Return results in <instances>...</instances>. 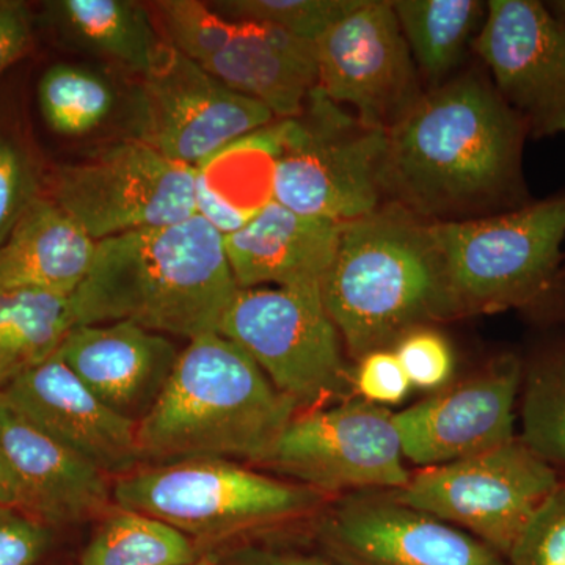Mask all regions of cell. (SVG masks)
I'll return each instance as SVG.
<instances>
[{"instance_id":"9c48e42d","label":"cell","mask_w":565,"mask_h":565,"mask_svg":"<svg viewBox=\"0 0 565 565\" xmlns=\"http://www.w3.org/2000/svg\"><path fill=\"white\" fill-rule=\"evenodd\" d=\"M559 473L514 438L503 446L426 468L390 497L473 535L508 557L542 505L556 492Z\"/></svg>"},{"instance_id":"ac0fdd59","label":"cell","mask_w":565,"mask_h":565,"mask_svg":"<svg viewBox=\"0 0 565 565\" xmlns=\"http://www.w3.org/2000/svg\"><path fill=\"white\" fill-rule=\"evenodd\" d=\"M0 393L29 422L109 478L140 467L137 424L103 404L58 353Z\"/></svg>"},{"instance_id":"7402d4cb","label":"cell","mask_w":565,"mask_h":565,"mask_svg":"<svg viewBox=\"0 0 565 565\" xmlns=\"http://www.w3.org/2000/svg\"><path fill=\"white\" fill-rule=\"evenodd\" d=\"M96 244L43 192L0 248V285L28 286L71 297L90 270Z\"/></svg>"},{"instance_id":"60d3db41","label":"cell","mask_w":565,"mask_h":565,"mask_svg":"<svg viewBox=\"0 0 565 565\" xmlns=\"http://www.w3.org/2000/svg\"><path fill=\"white\" fill-rule=\"evenodd\" d=\"M561 282H565V258H564V263H563V267H561Z\"/></svg>"},{"instance_id":"7a4b0ae2","label":"cell","mask_w":565,"mask_h":565,"mask_svg":"<svg viewBox=\"0 0 565 565\" xmlns=\"http://www.w3.org/2000/svg\"><path fill=\"white\" fill-rule=\"evenodd\" d=\"M237 291L225 239L195 214L99 241L71 308L74 326L128 321L192 341L221 333Z\"/></svg>"},{"instance_id":"7c38bea8","label":"cell","mask_w":565,"mask_h":565,"mask_svg":"<svg viewBox=\"0 0 565 565\" xmlns=\"http://www.w3.org/2000/svg\"><path fill=\"white\" fill-rule=\"evenodd\" d=\"M393 415L364 399L299 412L262 465L323 494L403 489L412 476Z\"/></svg>"},{"instance_id":"2e32d148","label":"cell","mask_w":565,"mask_h":565,"mask_svg":"<svg viewBox=\"0 0 565 565\" xmlns=\"http://www.w3.org/2000/svg\"><path fill=\"white\" fill-rule=\"evenodd\" d=\"M475 46L530 137L565 134V25L544 2L490 0Z\"/></svg>"},{"instance_id":"277c9868","label":"cell","mask_w":565,"mask_h":565,"mask_svg":"<svg viewBox=\"0 0 565 565\" xmlns=\"http://www.w3.org/2000/svg\"><path fill=\"white\" fill-rule=\"evenodd\" d=\"M321 296L355 360L390 349L426 322L446 321L444 277L430 222L385 203L341 223Z\"/></svg>"},{"instance_id":"484cf974","label":"cell","mask_w":565,"mask_h":565,"mask_svg":"<svg viewBox=\"0 0 565 565\" xmlns=\"http://www.w3.org/2000/svg\"><path fill=\"white\" fill-rule=\"evenodd\" d=\"M394 13L416 68L444 84L484 24L487 3L478 0H393Z\"/></svg>"},{"instance_id":"e575fe53","label":"cell","mask_w":565,"mask_h":565,"mask_svg":"<svg viewBox=\"0 0 565 565\" xmlns=\"http://www.w3.org/2000/svg\"><path fill=\"white\" fill-rule=\"evenodd\" d=\"M259 211L245 210L230 202L200 167L195 180V214L210 223L223 237L243 230Z\"/></svg>"},{"instance_id":"4dcf8cb0","label":"cell","mask_w":565,"mask_h":565,"mask_svg":"<svg viewBox=\"0 0 565 565\" xmlns=\"http://www.w3.org/2000/svg\"><path fill=\"white\" fill-rule=\"evenodd\" d=\"M412 388H441L455 371V355L444 334L416 327L399 338L393 349Z\"/></svg>"},{"instance_id":"d4e9b609","label":"cell","mask_w":565,"mask_h":565,"mask_svg":"<svg viewBox=\"0 0 565 565\" xmlns=\"http://www.w3.org/2000/svg\"><path fill=\"white\" fill-rule=\"evenodd\" d=\"M73 327L70 296L0 285V392L54 356Z\"/></svg>"},{"instance_id":"ba28073f","label":"cell","mask_w":565,"mask_h":565,"mask_svg":"<svg viewBox=\"0 0 565 565\" xmlns=\"http://www.w3.org/2000/svg\"><path fill=\"white\" fill-rule=\"evenodd\" d=\"M221 333L299 411L326 407L351 392L343 341L319 288L239 289Z\"/></svg>"},{"instance_id":"d6a6232c","label":"cell","mask_w":565,"mask_h":565,"mask_svg":"<svg viewBox=\"0 0 565 565\" xmlns=\"http://www.w3.org/2000/svg\"><path fill=\"white\" fill-rule=\"evenodd\" d=\"M52 530L18 508H0V565H36L52 545Z\"/></svg>"},{"instance_id":"cb8c5ba5","label":"cell","mask_w":565,"mask_h":565,"mask_svg":"<svg viewBox=\"0 0 565 565\" xmlns=\"http://www.w3.org/2000/svg\"><path fill=\"white\" fill-rule=\"evenodd\" d=\"M109 66L57 63L39 82V106L47 128L66 139H88L128 114L139 121V79L125 85Z\"/></svg>"},{"instance_id":"3957f363","label":"cell","mask_w":565,"mask_h":565,"mask_svg":"<svg viewBox=\"0 0 565 565\" xmlns=\"http://www.w3.org/2000/svg\"><path fill=\"white\" fill-rule=\"evenodd\" d=\"M299 412L244 349L204 334L180 352L158 403L137 424L140 467L230 457L262 465Z\"/></svg>"},{"instance_id":"83f0119b","label":"cell","mask_w":565,"mask_h":565,"mask_svg":"<svg viewBox=\"0 0 565 565\" xmlns=\"http://www.w3.org/2000/svg\"><path fill=\"white\" fill-rule=\"evenodd\" d=\"M523 384L522 440L565 471V337L535 352Z\"/></svg>"},{"instance_id":"f546056e","label":"cell","mask_w":565,"mask_h":565,"mask_svg":"<svg viewBox=\"0 0 565 565\" xmlns=\"http://www.w3.org/2000/svg\"><path fill=\"white\" fill-rule=\"evenodd\" d=\"M46 181L35 147L20 122L0 117V248L44 192Z\"/></svg>"},{"instance_id":"8fae6325","label":"cell","mask_w":565,"mask_h":565,"mask_svg":"<svg viewBox=\"0 0 565 565\" xmlns=\"http://www.w3.org/2000/svg\"><path fill=\"white\" fill-rule=\"evenodd\" d=\"M163 33L174 50L280 120L300 115L318 87L316 44L270 25L226 20L207 2H173Z\"/></svg>"},{"instance_id":"5b68a950","label":"cell","mask_w":565,"mask_h":565,"mask_svg":"<svg viewBox=\"0 0 565 565\" xmlns=\"http://www.w3.org/2000/svg\"><path fill=\"white\" fill-rule=\"evenodd\" d=\"M430 232L446 321L539 308L563 285L565 192L487 217L430 222Z\"/></svg>"},{"instance_id":"74e56055","label":"cell","mask_w":565,"mask_h":565,"mask_svg":"<svg viewBox=\"0 0 565 565\" xmlns=\"http://www.w3.org/2000/svg\"><path fill=\"white\" fill-rule=\"evenodd\" d=\"M0 508H18L17 487L2 452H0Z\"/></svg>"},{"instance_id":"1f68e13d","label":"cell","mask_w":565,"mask_h":565,"mask_svg":"<svg viewBox=\"0 0 565 565\" xmlns=\"http://www.w3.org/2000/svg\"><path fill=\"white\" fill-rule=\"evenodd\" d=\"M505 561L509 565H565V484L542 505Z\"/></svg>"},{"instance_id":"9a60e30c","label":"cell","mask_w":565,"mask_h":565,"mask_svg":"<svg viewBox=\"0 0 565 565\" xmlns=\"http://www.w3.org/2000/svg\"><path fill=\"white\" fill-rule=\"evenodd\" d=\"M323 556L340 565H509L459 527L385 494H352L316 520Z\"/></svg>"},{"instance_id":"603a6c76","label":"cell","mask_w":565,"mask_h":565,"mask_svg":"<svg viewBox=\"0 0 565 565\" xmlns=\"http://www.w3.org/2000/svg\"><path fill=\"white\" fill-rule=\"evenodd\" d=\"M41 18L65 46L136 77L166 46L151 9L132 0H51Z\"/></svg>"},{"instance_id":"ffe728a7","label":"cell","mask_w":565,"mask_h":565,"mask_svg":"<svg viewBox=\"0 0 565 565\" xmlns=\"http://www.w3.org/2000/svg\"><path fill=\"white\" fill-rule=\"evenodd\" d=\"M180 352L166 334L120 321L74 326L57 353L103 404L139 424L158 403Z\"/></svg>"},{"instance_id":"ab89813d","label":"cell","mask_w":565,"mask_h":565,"mask_svg":"<svg viewBox=\"0 0 565 565\" xmlns=\"http://www.w3.org/2000/svg\"><path fill=\"white\" fill-rule=\"evenodd\" d=\"M185 565H215V563H212L210 559H196L195 563L185 564Z\"/></svg>"},{"instance_id":"d6986e66","label":"cell","mask_w":565,"mask_h":565,"mask_svg":"<svg viewBox=\"0 0 565 565\" xmlns=\"http://www.w3.org/2000/svg\"><path fill=\"white\" fill-rule=\"evenodd\" d=\"M0 452L18 508L44 525H76L115 508L111 478L29 422L0 393Z\"/></svg>"},{"instance_id":"d590c367","label":"cell","mask_w":565,"mask_h":565,"mask_svg":"<svg viewBox=\"0 0 565 565\" xmlns=\"http://www.w3.org/2000/svg\"><path fill=\"white\" fill-rule=\"evenodd\" d=\"M33 44V22L28 3L0 0V73L21 61Z\"/></svg>"},{"instance_id":"52a82bcc","label":"cell","mask_w":565,"mask_h":565,"mask_svg":"<svg viewBox=\"0 0 565 565\" xmlns=\"http://www.w3.org/2000/svg\"><path fill=\"white\" fill-rule=\"evenodd\" d=\"M117 508L161 520L191 541L223 542L313 514L326 494L228 459L141 465L114 479Z\"/></svg>"},{"instance_id":"30bf717a","label":"cell","mask_w":565,"mask_h":565,"mask_svg":"<svg viewBox=\"0 0 565 565\" xmlns=\"http://www.w3.org/2000/svg\"><path fill=\"white\" fill-rule=\"evenodd\" d=\"M196 167L140 139H121L87 161L61 166L44 192L96 243L195 215Z\"/></svg>"},{"instance_id":"8992f818","label":"cell","mask_w":565,"mask_h":565,"mask_svg":"<svg viewBox=\"0 0 565 565\" xmlns=\"http://www.w3.org/2000/svg\"><path fill=\"white\" fill-rule=\"evenodd\" d=\"M273 161L275 202L338 223L382 206L386 132L367 128L318 87L297 117L245 139Z\"/></svg>"},{"instance_id":"5bb4252c","label":"cell","mask_w":565,"mask_h":565,"mask_svg":"<svg viewBox=\"0 0 565 565\" xmlns=\"http://www.w3.org/2000/svg\"><path fill=\"white\" fill-rule=\"evenodd\" d=\"M318 88L377 131H392L423 98L419 71L392 2L363 0L316 43Z\"/></svg>"},{"instance_id":"f1b7e54d","label":"cell","mask_w":565,"mask_h":565,"mask_svg":"<svg viewBox=\"0 0 565 565\" xmlns=\"http://www.w3.org/2000/svg\"><path fill=\"white\" fill-rule=\"evenodd\" d=\"M362 3L363 0H217L207 6L226 20L270 25L316 44Z\"/></svg>"},{"instance_id":"44dd1931","label":"cell","mask_w":565,"mask_h":565,"mask_svg":"<svg viewBox=\"0 0 565 565\" xmlns=\"http://www.w3.org/2000/svg\"><path fill=\"white\" fill-rule=\"evenodd\" d=\"M341 223L269 200L243 230L223 237L239 289L319 288L337 253Z\"/></svg>"},{"instance_id":"e0dca14e","label":"cell","mask_w":565,"mask_h":565,"mask_svg":"<svg viewBox=\"0 0 565 565\" xmlns=\"http://www.w3.org/2000/svg\"><path fill=\"white\" fill-rule=\"evenodd\" d=\"M522 360L504 353L479 373L393 415L404 459L433 468L514 440Z\"/></svg>"},{"instance_id":"6da1fadb","label":"cell","mask_w":565,"mask_h":565,"mask_svg":"<svg viewBox=\"0 0 565 565\" xmlns=\"http://www.w3.org/2000/svg\"><path fill=\"white\" fill-rule=\"evenodd\" d=\"M525 122L492 82L462 74L429 93L386 132V203L427 222H455L533 202L523 174Z\"/></svg>"},{"instance_id":"f35d334b","label":"cell","mask_w":565,"mask_h":565,"mask_svg":"<svg viewBox=\"0 0 565 565\" xmlns=\"http://www.w3.org/2000/svg\"><path fill=\"white\" fill-rule=\"evenodd\" d=\"M544 6L556 21L565 25V0H550V2H544Z\"/></svg>"},{"instance_id":"4316f807","label":"cell","mask_w":565,"mask_h":565,"mask_svg":"<svg viewBox=\"0 0 565 565\" xmlns=\"http://www.w3.org/2000/svg\"><path fill=\"white\" fill-rule=\"evenodd\" d=\"M99 523L79 565H185L199 559L195 542L152 516L115 505Z\"/></svg>"},{"instance_id":"8d00e7d4","label":"cell","mask_w":565,"mask_h":565,"mask_svg":"<svg viewBox=\"0 0 565 565\" xmlns=\"http://www.w3.org/2000/svg\"><path fill=\"white\" fill-rule=\"evenodd\" d=\"M215 565H340L330 557L308 555L292 550L273 548V546L247 545L234 550Z\"/></svg>"},{"instance_id":"836d02e7","label":"cell","mask_w":565,"mask_h":565,"mask_svg":"<svg viewBox=\"0 0 565 565\" xmlns=\"http://www.w3.org/2000/svg\"><path fill=\"white\" fill-rule=\"evenodd\" d=\"M353 388L367 403L385 407L403 403L412 385L396 353L390 349H379L359 360Z\"/></svg>"},{"instance_id":"4fadbf2b","label":"cell","mask_w":565,"mask_h":565,"mask_svg":"<svg viewBox=\"0 0 565 565\" xmlns=\"http://www.w3.org/2000/svg\"><path fill=\"white\" fill-rule=\"evenodd\" d=\"M274 118L264 104L226 87L167 41L139 77V139L196 169Z\"/></svg>"}]
</instances>
